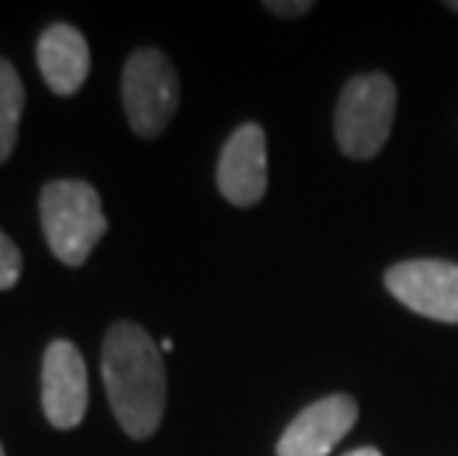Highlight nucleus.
Listing matches in <instances>:
<instances>
[{
  "instance_id": "f257e3e1",
  "label": "nucleus",
  "mask_w": 458,
  "mask_h": 456,
  "mask_svg": "<svg viewBox=\"0 0 458 456\" xmlns=\"http://www.w3.org/2000/svg\"><path fill=\"white\" fill-rule=\"evenodd\" d=\"M101 374L115 421L131 439H151L165 412V365L151 335L131 320L110 326Z\"/></svg>"
},
{
  "instance_id": "f03ea898",
  "label": "nucleus",
  "mask_w": 458,
  "mask_h": 456,
  "mask_svg": "<svg viewBox=\"0 0 458 456\" xmlns=\"http://www.w3.org/2000/svg\"><path fill=\"white\" fill-rule=\"evenodd\" d=\"M42 231L47 246L65 267H81L106 235L101 196L92 184L65 178L51 181L38 196Z\"/></svg>"
},
{
  "instance_id": "7ed1b4c3",
  "label": "nucleus",
  "mask_w": 458,
  "mask_h": 456,
  "mask_svg": "<svg viewBox=\"0 0 458 456\" xmlns=\"http://www.w3.org/2000/svg\"><path fill=\"white\" fill-rule=\"evenodd\" d=\"M396 86L387 74H358L337 99L335 137L340 151L355 160H369L385 149L394 128Z\"/></svg>"
},
{
  "instance_id": "20e7f679",
  "label": "nucleus",
  "mask_w": 458,
  "mask_h": 456,
  "mask_svg": "<svg viewBox=\"0 0 458 456\" xmlns=\"http://www.w3.org/2000/svg\"><path fill=\"white\" fill-rule=\"evenodd\" d=\"M122 101L131 128L145 140L160 137L181 101L178 74L157 47H140L122 72Z\"/></svg>"
},
{
  "instance_id": "39448f33",
  "label": "nucleus",
  "mask_w": 458,
  "mask_h": 456,
  "mask_svg": "<svg viewBox=\"0 0 458 456\" xmlns=\"http://www.w3.org/2000/svg\"><path fill=\"white\" fill-rule=\"evenodd\" d=\"M385 285L411 312L458 323V264L435 258L403 261L385 273Z\"/></svg>"
},
{
  "instance_id": "423d86ee",
  "label": "nucleus",
  "mask_w": 458,
  "mask_h": 456,
  "mask_svg": "<svg viewBox=\"0 0 458 456\" xmlns=\"http://www.w3.org/2000/svg\"><path fill=\"white\" fill-rule=\"evenodd\" d=\"M89 406V376L81 350L72 341H51L42 358V409L56 430H72Z\"/></svg>"
},
{
  "instance_id": "0eeeda50",
  "label": "nucleus",
  "mask_w": 458,
  "mask_h": 456,
  "mask_svg": "<svg viewBox=\"0 0 458 456\" xmlns=\"http://www.w3.org/2000/svg\"><path fill=\"white\" fill-rule=\"evenodd\" d=\"M267 137L260 125L246 122L231 133L219 154L216 187L231 205L251 208L267 193Z\"/></svg>"
},
{
  "instance_id": "6e6552de",
  "label": "nucleus",
  "mask_w": 458,
  "mask_h": 456,
  "mask_svg": "<svg viewBox=\"0 0 458 456\" xmlns=\"http://www.w3.org/2000/svg\"><path fill=\"white\" fill-rule=\"evenodd\" d=\"M358 421V403L349 394H328L301 409L278 439V456H328Z\"/></svg>"
},
{
  "instance_id": "1a4fd4ad",
  "label": "nucleus",
  "mask_w": 458,
  "mask_h": 456,
  "mask_svg": "<svg viewBox=\"0 0 458 456\" xmlns=\"http://www.w3.org/2000/svg\"><path fill=\"white\" fill-rule=\"evenodd\" d=\"M36 63L45 83L56 95H74L86 83L92 69L89 45L83 33L72 24H51L38 36Z\"/></svg>"
},
{
  "instance_id": "9d476101",
  "label": "nucleus",
  "mask_w": 458,
  "mask_h": 456,
  "mask_svg": "<svg viewBox=\"0 0 458 456\" xmlns=\"http://www.w3.org/2000/svg\"><path fill=\"white\" fill-rule=\"evenodd\" d=\"M24 113V83L15 65L0 60V163L9 160L18 142V125Z\"/></svg>"
},
{
  "instance_id": "9b49d317",
  "label": "nucleus",
  "mask_w": 458,
  "mask_h": 456,
  "mask_svg": "<svg viewBox=\"0 0 458 456\" xmlns=\"http://www.w3.org/2000/svg\"><path fill=\"white\" fill-rule=\"evenodd\" d=\"M21 279V249L0 228V290H9Z\"/></svg>"
},
{
  "instance_id": "f8f14e48",
  "label": "nucleus",
  "mask_w": 458,
  "mask_h": 456,
  "mask_svg": "<svg viewBox=\"0 0 458 456\" xmlns=\"http://www.w3.org/2000/svg\"><path fill=\"white\" fill-rule=\"evenodd\" d=\"M267 9L276 15H305L314 9V4L310 0H299V4H278V0H272V4H267Z\"/></svg>"
},
{
  "instance_id": "ddd939ff",
  "label": "nucleus",
  "mask_w": 458,
  "mask_h": 456,
  "mask_svg": "<svg viewBox=\"0 0 458 456\" xmlns=\"http://www.w3.org/2000/svg\"><path fill=\"white\" fill-rule=\"evenodd\" d=\"M344 456H382L376 448H358V451H352V453H344Z\"/></svg>"
},
{
  "instance_id": "4468645a",
  "label": "nucleus",
  "mask_w": 458,
  "mask_h": 456,
  "mask_svg": "<svg viewBox=\"0 0 458 456\" xmlns=\"http://www.w3.org/2000/svg\"><path fill=\"white\" fill-rule=\"evenodd\" d=\"M172 338H163V341H160V353H172Z\"/></svg>"
},
{
  "instance_id": "2eb2a0df",
  "label": "nucleus",
  "mask_w": 458,
  "mask_h": 456,
  "mask_svg": "<svg viewBox=\"0 0 458 456\" xmlns=\"http://www.w3.org/2000/svg\"><path fill=\"white\" fill-rule=\"evenodd\" d=\"M450 9H455V13H458V4H450Z\"/></svg>"
},
{
  "instance_id": "dca6fc26",
  "label": "nucleus",
  "mask_w": 458,
  "mask_h": 456,
  "mask_svg": "<svg viewBox=\"0 0 458 456\" xmlns=\"http://www.w3.org/2000/svg\"><path fill=\"white\" fill-rule=\"evenodd\" d=\"M0 456H6V453H4V448H0Z\"/></svg>"
}]
</instances>
